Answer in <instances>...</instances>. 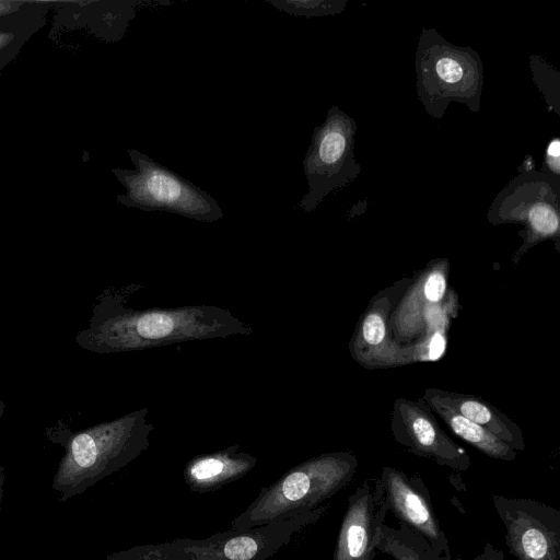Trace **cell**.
Listing matches in <instances>:
<instances>
[{
  "instance_id": "cell-8",
  "label": "cell",
  "mask_w": 560,
  "mask_h": 560,
  "mask_svg": "<svg viewBox=\"0 0 560 560\" xmlns=\"http://www.w3.org/2000/svg\"><path fill=\"white\" fill-rule=\"evenodd\" d=\"M346 136L336 117H329L327 124L316 129L312 145L303 161L310 190L300 206L305 211L313 210L322 197L331 187L335 171L346 151Z\"/></svg>"
},
{
  "instance_id": "cell-1",
  "label": "cell",
  "mask_w": 560,
  "mask_h": 560,
  "mask_svg": "<svg viewBox=\"0 0 560 560\" xmlns=\"http://www.w3.org/2000/svg\"><path fill=\"white\" fill-rule=\"evenodd\" d=\"M250 334L252 328L229 310L211 305L138 310L127 305L125 293L108 289L98 295L89 325L75 341L88 351L109 354Z\"/></svg>"
},
{
  "instance_id": "cell-23",
  "label": "cell",
  "mask_w": 560,
  "mask_h": 560,
  "mask_svg": "<svg viewBox=\"0 0 560 560\" xmlns=\"http://www.w3.org/2000/svg\"><path fill=\"white\" fill-rule=\"evenodd\" d=\"M5 409V404L2 399H0V418L3 416Z\"/></svg>"
},
{
  "instance_id": "cell-19",
  "label": "cell",
  "mask_w": 560,
  "mask_h": 560,
  "mask_svg": "<svg viewBox=\"0 0 560 560\" xmlns=\"http://www.w3.org/2000/svg\"><path fill=\"white\" fill-rule=\"evenodd\" d=\"M436 71L445 82L455 83L460 80L463 70L460 65L452 58H442L436 63Z\"/></svg>"
},
{
  "instance_id": "cell-4",
  "label": "cell",
  "mask_w": 560,
  "mask_h": 560,
  "mask_svg": "<svg viewBox=\"0 0 560 560\" xmlns=\"http://www.w3.org/2000/svg\"><path fill=\"white\" fill-rule=\"evenodd\" d=\"M355 458L346 453L313 458L290 471L257 502L250 520H267L331 494L352 475Z\"/></svg>"
},
{
  "instance_id": "cell-24",
  "label": "cell",
  "mask_w": 560,
  "mask_h": 560,
  "mask_svg": "<svg viewBox=\"0 0 560 560\" xmlns=\"http://www.w3.org/2000/svg\"><path fill=\"white\" fill-rule=\"evenodd\" d=\"M401 560H415L412 557H404Z\"/></svg>"
},
{
  "instance_id": "cell-13",
  "label": "cell",
  "mask_w": 560,
  "mask_h": 560,
  "mask_svg": "<svg viewBox=\"0 0 560 560\" xmlns=\"http://www.w3.org/2000/svg\"><path fill=\"white\" fill-rule=\"evenodd\" d=\"M384 475L394 511L429 539L436 540L440 530L424 499L397 471L386 468Z\"/></svg>"
},
{
  "instance_id": "cell-21",
  "label": "cell",
  "mask_w": 560,
  "mask_h": 560,
  "mask_svg": "<svg viewBox=\"0 0 560 560\" xmlns=\"http://www.w3.org/2000/svg\"><path fill=\"white\" fill-rule=\"evenodd\" d=\"M548 154L558 162V158L560 154V147L558 140H555L553 142L550 143Z\"/></svg>"
},
{
  "instance_id": "cell-7",
  "label": "cell",
  "mask_w": 560,
  "mask_h": 560,
  "mask_svg": "<svg viewBox=\"0 0 560 560\" xmlns=\"http://www.w3.org/2000/svg\"><path fill=\"white\" fill-rule=\"evenodd\" d=\"M393 436L411 451L453 466L464 465L466 453L441 430L435 416L421 398H398L393 405Z\"/></svg>"
},
{
  "instance_id": "cell-12",
  "label": "cell",
  "mask_w": 560,
  "mask_h": 560,
  "mask_svg": "<svg viewBox=\"0 0 560 560\" xmlns=\"http://www.w3.org/2000/svg\"><path fill=\"white\" fill-rule=\"evenodd\" d=\"M54 4L27 1L19 11L0 18V74L31 36L45 25L48 9Z\"/></svg>"
},
{
  "instance_id": "cell-11",
  "label": "cell",
  "mask_w": 560,
  "mask_h": 560,
  "mask_svg": "<svg viewBox=\"0 0 560 560\" xmlns=\"http://www.w3.org/2000/svg\"><path fill=\"white\" fill-rule=\"evenodd\" d=\"M506 539L520 560H558L559 541L539 521L523 511L505 516Z\"/></svg>"
},
{
  "instance_id": "cell-17",
  "label": "cell",
  "mask_w": 560,
  "mask_h": 560,
  "mask_svg": "<svg viewBox=\"0 0 560 560\" xmlns=\"http://www.w3.org/2000/svg\"><path fill=\"white\" fill-rule=\"evenodd\" d=\"M529 222L533 231L540 236L555 234L559 228L558 217L547 206H536L529 213Z\"/></svg>"
},
{
  "instance_id": "cell-10",
  "label": "cell",
  "mask_w": 560,
  "mask_h": 560,
  "mask_svg": "<svg viewBox=\"0 0 560 560\" xmlns=\"http://www.w3.org/2000/svg\"><path fill=\"white\" fill-rule=\"evenodd\" d=\"M421 399L433 415L442 419L455 435L481 453L495 459L512 460L515 458V450L481 425L472 422L443 402L432 388L424 389Z\"/></svg>"
},
{
  "instance_id": "cell-22",
  "label": "cell",
  "mask_w": 560,
  "mask_h": 560,
  "mask_svg": "<svg viewBox=\"0 0 560 560\" xmlns=\"http://www.w3.org/2000/svg\"><path fill=\"white\" fill-rule=\"evenodd\" d=\"M3 486H4V469L0 466V505L3 497Z\"/></svg>"
},
{
  "instance_id": "cell-18",
  "label": "cell",
  "mask_w": 560,
  "mask_h": 560,
  "mask_svg": "<svg viewBox=\"0 0 560 560\" xmlns=\"http://www.w3.org/2000/svg\"><path fill=\"white\" fill-rule=\"evenodd\" d=\"M257 550L258 545L255 539L248 536H238L225 544L223 552L230 560H250Z\"/></svg>"
},
{
  "instance_id": "cell-9",
  "label": "cell",
  "mask_w": 560,
  "mask_h": 560,
  "mask_svg": "<svg viewBox=\"0 0 560 560\" xmlns=\"http://www.w3.org/2000/svg\"><path fill=\"white\" fill-rule=\"evenodd\" d=\"M432 389L443 402L498 436L513 450L524 448L518 425L488 401L474 395Z\"/></svg>"
},
{
  "instance_id": "cell-16",
  "label": "cell",
  "mask_w": 560,
  "mask_h": 560,
  "mask_svg": "<svg viewBox=\"0 0 560 560\" xmlns=\"http://www.w3.org/2000/svg\"><path fill=\"white\" fill-rule=\"evenodd\" d=\"M279 11H283L292 15L314 16L330 12L331 3L326 1H308V0H267Z\"/></svg>"
},
{
  "instance_id": "cell-2",
  "label": "cell",
  "mask_w": 560,
  "mask_h": 560,
  "mask_svg": "<svg viewBox=\"0 0 560 560\" xmlns=\"http://www.w3.org/2000/svg\"><path fill=\"white\" fill-rule=\"evenodd\" d=\"M152 429L147 408L78 432L63 423L48 429V439L65 450L52 479L59 500L82 493L137 457L147 447Z\"/></svg>"
},
{
  "instance_id": "cell-20",
  "label": "cell",
  "mask_w": 560,
  "mask_h": 560,
  "mask_svg": "<svg viewBox=\"0 0 560 560\" xmlns=\"http://www.w3.org/2000/svg\"><path fill=\"white\" fill-rule=\"evenodd\" d=\"M27 1L0 0V18L10 15L19 11Z\"/></svg>"
},
{
  "instance_id": "cell-6",
  "label": "cell",
  "mask_w": 560,
  "mask_h": 560,
  "mask_svg": "<svg viewBox=\"0 0 560 560\" xmlns=\"http://www.w3.org/2000/svg\"><path fill=\"white\" fill-rule=\"evenodd\" d=\"M448 261H435L422 270L395 305L388 327L399 345L417 343L423 339L430 312L446 296Z\"/></svg>"
},
{
  "instance_id": "cell-3",
  "label": "cell",
  "mask_w": 560,
  "mask_h": 560,
  "mask_svg": "<svg viewBox=\"0 0 560 560\" xmlns=\"http://www.w3.org/2000/svg\"><path fill=\"white\" fill-rule=\"evenodd\" d=\"M127 153L135 168L112 170L126 188L117 196L119 203L144 211H166L201 222L223 218L222 208L209 192L136 149H128Z\"/></svg>"
},
{
  "instance_id": "cell-5",
  "label": "cell",
  "mask_w": 560,
  "mask_h": 560,
  "mask_svg": "<svg viewBox=\"0 0 560 560\" xmlns=\"http://www.w3.org/2000/svg\"><path fill=\"white\" fill-rule=\"evenodd\" d=\"M410 282L405 278L380 291L362 314L349 343L350 354L360 365L387 369L424 360L418 343H397L388 327L389 316Z\"/></svg>"
},
{
  "instance_id": "cell-15",
  "label": "cell",
  "mask_w": 560,
  "mask_h": 560,
  "mask_svg": "<svg viewBox=\"0 0 560 560\" xmlns=\"http://www.w3.org/2000/svg\"><path fill=\"white\" fill-rule=\"evenodd\" d=\"M249 458L215 454L197 459L188 470L189 480L200 486H212L237 476L252 466Z\"/></svg>"
},
{
  "instance_id": "cell-14",
  "label": "cell",
  "mask_w": 560,
  "mask_h": 560,
  "mask_svg": "<svg viewBox=\"0 0 560 560\" xmlns=\"http://www.w3.org/2000/svg\"><path fill=\"white\" fill-rule=\"evenodd\" d=\"M371 542V509L368 498L349 508L338 539L336 560H365Z\"/></svg>"
}]
</instances>
